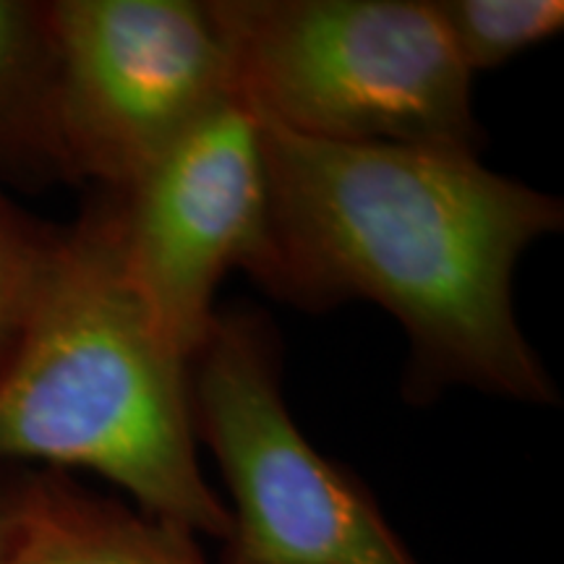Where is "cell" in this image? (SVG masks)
<instances>
[{
    "label": "cell",
    "mask_w": 564,
    "mask_h": 564,
    "mask_svg": "<svg viewBox=\"0 0 564 564\" xmlns=\"http://www.w3.org/2000/svg\"><path fill=\"white\" fill-rule=\"evenodd\" d=\"M0 181H63L51 0H0Z\"/></svg>",
    "instance_id": "8"
},
{
    "label": "cell",
    "mask_w": 564,
    "mask_h": 564,
    "mask_svg": "<svg viewBox=\"0 0 564 564\" xmlns=\"http://www.w3.org/2000/svg\"><path fill=\"white\" fill-rule=\"evenodd\" d=\"M220 564H238V562H230V560H225V556H223V560H220Z\"/></svg>",
    "instance_id": "12"
},
{
    "label": "cell",
    "mask_w": 564,
    "mask_h": 564,
    "mask_svg": "<svg viewBox=\"0 0 564 564\" xmlns=\"http://www.w3.org/2000/svg\"><path fill=\"white\" fill-rule=\"evenodd\" d=\"M192 364L133 291L110 199L58 230L45 285L0 382V470H89L137 510L228 541V505L202 474Z\"/></svg>",
    "instance_id": "2"
},
{
    "label": "cell",
    "mask_w": 564,
    "mask_h": 564,
    "mask_svg": "<svg viewBox=\"0 0 564 564\" xmlns=\"http://www.w3.org/2000/svg\"><path fill=\"white\" fill-rule=\"evenodd\" d=\"M63 181L118 194L230 100L209 3L51 0Z\"/></svg>",
    "instance_id": "5"
},
{
    "label": "cell",
    "mask_w": 564,
    "mask_h": 564,
    "mask_svg": "<svg viewBox=\"0 0 564 564\" xmlns=\"http://www.w3.org/2000/svg\"><path fill=\"white\" fill-rule=\"evenodd\" d=\"M6 564H209L196 535L53 468H13Z\"/></svg>",
    "instance_id": "7"
},
{
    "label": "cell",
    "mask_w": 564,
    "mask_h": 564,
    "mask_svg": "<svg viewBox=\"0 0 564 564\" xmlns=\"http://www.w3.org/2000/svg\"><path fill=\"white\" fill-rule=\"evenodd\" d=\"M232 100L340 144L476 152L474 76L434 0H212Z\"/></svg>",
    "instance_id": "3"
},
{
    "label": "cell",
    "mask_w": 564,
    "mask_h": 564,
    "mask_svg": "<svg viewBox=\"0 0 564 564\" xmlns=\"http://www.w3.org/2000/svg\"><path fill=\"white\" fill-rule=\"evenodd\" d=\"M58 230L19 209L0 188V382L32 322Z\"/></svg>",
    "instance_id": "10"
},
{
    "label": "cell",
    "mask_w": 564,
    "mask_h": 564,
    "mask_svg": "<svg viewBox=\"0 0 564 564\" xmlns=\"http://www.w3.org/2000/svg\"><path fill=\"white\" fill-rule=\"evenodd\" d=\"M262 139L270 253L259 285L308 308L382 306L411 343L413 390L468 384L556 403L514 316L512 278L528 246L562 228L560 199L453 147L340 144L267 123Z\"/></svg>",
    "instance_id": "1"
},
{
    "label": "cell",
    "mask_w": 564,
    "mask_h": 564,
    "mask_svg": "<svg viewBox=\"0 0 564 564\" xmlns=\"http://www.w3.org/2000/svg\"><path fill=\"white\" fill-rule=\"evenodd\" d=\"M11 478H13V468L0 470V564H6V549H9Z\"/></svg>",
    "instance_id": "11"
},
{
    "label": "cell",
    "mask_w": 564,
    "mask_h": 564,
    "mask_svg": "<svg viewBox=\"0 0 564 564\" xmlns=\"http://www.w3.org/2000/svg\"><path fill=\"white\" fill-rule=\"evenodd\" d=\"M463 66H502L525 47L539 45L564 26L562 0H434Z\"/></svg>",
    "instance_id": "9"
},
{
    "label": "cell",
    "mask_w": 564,
    "mask_h": 564,
    "mask_svg": "<svg viewBox=\"0 0 564 564\" xmlns=\"http://www.w3.org/2000/svg\"><path fill=\"white\" fill-rule=\"evenodd\" d=\"M133 291L165 340L194 361L215 324V293L232 267L259 278L270 253V183L262 123L225 100L133 186L108 194Z\"/></svg>",
    "instance_id": "6"
},
{
    "label": "cell",
    "mask_w": 564,
    "mask_h": 564,
    "mask_svg": "<svg viewBox=\"0 0 564 564\" xmlns=\"http://www.w3.org/2000/svg\"><path fill=\"white\" fill-rule=\"evenodd\" d=\"M192 366L196 442L220 465L238 564H421L371 491L295 426L278 352L249 314L212 324Z\"/></svg>",
    "instance_id": "4"
}]
</instances>
